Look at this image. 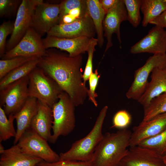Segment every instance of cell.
<instances>
[{
	"label": "cell",
	"instance_id": "42",
	"mask_svg": "<svg viewBox=\"0 0 166 166\" xmlns=\"http://www.w3.org/2000/svg\"></svg>",
	"mask_w": 166,
	"mask_h": 166
},
{
	"label": "cell",
	"instance_id": "7",
	"mask_svg": "<svg viewBox=\"0 0 166 166\" xmlns=\"http://www.w3.org/2000/svg\"><path fill=\"white\" fill-rule=\"evenodd\" d=\"M47 141L30 128L17 144L25 152L44 161L52 163L59 161V155L51 148Z\"/></svg>",
	"mask_w": 166,
	"mask_h": 166
},
{
	"label": "cell",
	"instance_id": "18",
	"mask_svg": "<svg viewBox=\"0 0 166 166\" xmlns=\"http://www.w3.org/2000/svg\"><path fill=\"white\" fill-rule=\"evenodd\" d=\"M144 93L137 101L144 108L154 98L166 92V66L154 69Z\"/></svg>",
	"mask_w": 166,
	"mask_h": 166
},
{
	"label": "cell",
	"instance_id": "30",
	"mask_svg": "<svg viewBox=\"0 0 166 166\" xmlns=\"http://www.w3.org/2000/svg\"><path fill=\"white\" fill-rule=\"evenodd\" d=\"M98 44V40L94 38H91L90 40L87 52L88 53V59L84 71L82 75L84 83L86 85V82L93 72V60L94 52L95 51V46Z\"/></svg>",
	"mask_w": 166,
	"mask_h": 166
},
{
	"label": "cell",
	"instance_id": "33",
	"mask_svg": "<svg viewBox=\"0 0 166 166\" xmlns=\"http://www.w3.org/2000/svg\"><path fill=\"white\" fill-rule=\"evenodd\" d=\"M14 23L10 21H4L0 26V57H2L5 53L6 40L8 36L13 33Z\"/></svg>",
	"mask_w": 166,
	"mask_h": 166
},
{
	"label": "cell",
	"instance_id": "25",
	"mask_svg": "<svg viewBox=\"0 0 166 166\" xmlns=\"http://www.w3.org/2000/svg\"><path fill=\"white\" fill-rule=\"evenodd\" d=\"M144 115L142 121H148L155 116L166 112V92L153 99L144 108Z\"/></svg>",
	"mask_w": 166,
	"mask_h": 166
},
{
	"label": "cell",
	"instance_id": "20",
	"mask_svg": "<svg viewBox=\"0 0 166 166\" xmlns=\"http://www.w3.org/2000/svg\"><path fill=\"white\" fill-rule=\"evenodd\" d=\"M0 155V166H37L43 161L25 152L17 144Z\"/></svg>",
	"mask_w": 166,
	"mask_h": 166
},
{
	"label": "cell",
	"instance_id": "16",
	"mask_svg": "<svg viewBox=\"0 0 166 166\" xmlns=\"http://www.w3.org/2000/svg\"><path fill=\"white\" fill-rule=\"evenodd\" d=\"M166 129V112L146 121H141L133 128L129 147L138 145L142 141L155 136Z\"/></svg>",
	"mask_w": 166,
	"mask_h": 166
},
{
	"label": "cell",
	"instance_id": "19",
	"mask_svg": "<svg viewBox=\"0 0 166 166\" xmlns=\"http://www.w3.org/2000/svg\"><path fill=\"white\" fill-rule=\"evenodd\" d=\"M38 105L36 98L29 97L22 108L14 115L17 126L14 145L18 143L22 135L30 128L32 121L37 112Z\"/></svg>",
	"mask_w": 166,
	"mask_h": 166
},
{
	"label": "cell",
	"instance_id": "29",
	"mask_svg": "<svg viewBox=\"0 0 166 166\" xmlns=\"http://www.w3.org/2000/svg\"><path fill=\"white\" fill-rule=\"evenodd\" d=\"M38 58L37 57H27L22 56L14 57L0 60V80L7 73L26 62Z\"/></svg>",
	"mask_w": 166,
	"mask_h": 166
},
{
	"label": "cell",
	"instance_id": "2",
	"mask_svg": "<svg viewBox=\"0 0 166 166\" xmlns=\"http://www.w3.org/2000/svg\"><path fill=\"white\" fill-rule=\"evenodd\" d=\"M131 133L126 128L106 133L94 153L92 166H119L128 152Z\"/></svg>",
	"mask_w": 166,
	"mask_h": 166
},
{
	"label": "cell",
	"instance_id": "12",
	"mask_svg": "<svg viewBox=\"0 0 166 166\" xmlns=\"http://www.w3.org/2000/svg\"><path fill=\"white\" fill-rule=\"evenodd\" d=\"M59 4L43 2L36 6L34 13L31 27L41 37L59 23Z\"/></svg>",
	"mask_w": 166,
	"mask_h": 166
},
{
	"label": "cell",
	"instance_id": "15",
	"mask_svg": "<svg viewBox=\"0 0 166 166\" xmlns=\"http://www.w3.org/2000/svg\"><path fill=\"white\" fill-rule=\"evenodd\" d=\"M119 166H166L162 156L148 148L130 147Z\"/></svg>",
	"mask_w": 166,
	"mask_h": 166
},
{
	"label": "cell",
	"instance_id": "38",
	"mask_svg": "<svg viewBox=\"0 0 166 166\" xmlns=\"http://www.w3.org/2000/svg\"><path fill=\"white\" fill-rule=\"evenodd\" d=\"M119 0H100V3L106 14L114 7Z\"/></svg>",
	"mask_w": 166,
	"mask_h": 166
},
{
	"label": "cell",
	"instance_id": "1",
	"mask_svg": "<svg viewBox=\"0 0 166 166\" xmlns=\"http://www.w3.org/2000/svg\"><path fill=\"white\" fill-rule=\"evenodd\" d=\"M82 55L71 57L47 49L40 58L38 66L68 94L75 106L83 105L88 96V89L82 78Z\"/></svg>",
	"mask_w": 166,
	"mask_h": 166
},
{
	"label": "cell",
	"instance_id": "34",
	"mask_svg": "<svg viewBox=\"0 0 166 166\" xmlns=\"http://www.w3.org/2000/svg\"><path fill=\"white\" fill-rule=\"evenodd\" d=\"M131 117L125 110H121L117 112L114 115L113 120V128L124 129L130 123Z\"/></svg>",
	"mask_w": 166,
	"mask_h": 166
},
{
	"label": "cell",
	"instance_id": "17",
	"mask_svg": "<svg viewBox=\"0 0 166 166\" xmlns=\"http://www.w3.org/2000/svg\"><path fill=\"white\" fill-rule=\"evenodd\" d=\"M91 38L86 37L69 38L48 36L42 39L45 49L55 48L66 51L71 57H75L87 52Z\"/></svg>",
	"mask_w": 166,
	"mask_h": 166
},
{
	"label": "cell",
	"instance_id": "39",
	"mask_svg": "<svg viewBox=\"0 0 166 166\" xmlns=\"http://www.w3.org/2000/svg\"><path fill=\"white\" fill-rule=\"evenodd\" d=\"M5 149L2 144L0 143V154H1L4 151Z\"/></svg>",
	"mask_w": 166,
	"mask_h": 166
},
{
	"label": "cell",
	"instance_id": "11",
	"mask_svg": "<svg viewBox=\"0 0 166 166\" xmlns=\"http://www.w3.org/2000/svg\"><path fill=\"white\" fill-rule=\"evenodd\" d=\"M96 31L88 13L85 16L69 23L59 24L52 27L47 35L65 38L81 37L94 38Z\"/></svg>",
	"mask_w": 166,
	"mask_h": 166
},
{
	"label": "cell",
	"instance_id": "35",
	"mask_svg": "<svg viewBox=\"0 0 166 166\" xmlns=\"http://www.w3.org/2000/svg\"><path fill=\"white\" fill-rule=\"evenodd\" d=\"M100 77V75L98 74L97 70L96 69L91 74L88 80L89 89H88V96L89 100L96 107L97 106L98 104L96 99L97 95L95 91Z\"/></svg>",
	"mask_w": 166,
	"mask_h": 166
},
{
	"label": "cell",
	"instance_id": "6",
	"mask_svg": "<svg viewBox=\"0 0 166 166\" xmlns=\"http://www.w3.org/2000/svg\"><path fill=\"white\" fill-rule=\"evenodd\" d=\"M29 75L0 90V106L6 115H14L23 107L29 97Z\"/></svg>",
	"mask_w": 166,
	"mask_h": 166
},
{
	"label": "cell",
	"instance_id": "40",
	"mask_svg": "<svg viewBox=\"0 0 166 166\" xmlns=\"http://www.w3.org/2000/svg\"><path fill=\"white\" fill-rule=\"evenodd\" d=\"M164 163L166 166V152L162 156Z\"/></svg>",
	"mask_w": 166,
	"mask_h": 166
},
{
	"label": "cell",
	"instance_id": "13",
	"mask_svg": "<svg viewBox=\"0 0 166 166\" xmlns=\"http://www.w3.org/2000/svg\"><path fill=\"white\" fill-rule=\"evenodd\" d=\"M130 52L133 54L141 53H148L153 55L165 53L166 30L155 26L147 35L131 47Z\"/></svg>",
	"mask_w": 166,
	"mask_h": 166
},
{
	"label": "cell",
	"instance_id": "36",
	"mask_svg": "<svg viewBox=\"0 0 166 166\" xmlns=\"http://www.w3.org/2000/svg\"><path fill=\"white\" fill-rule=\"evenodd\" d=\"M37 166H92V165L91 161L59 160L54 162L49 163L43 160L39 163Z\"/></svg>",
	"mask_w": 166,
	"mask_h": 166
},
{
	"label": "cell",
	"instance_id": "28",
	"mask_svg": "<svg viewBox=\"0 0 166 166\" xmlns=\"http://www.w3.org/2000/svg\"><path fill=\"white\" fill-rule=\"evenodd\" d=\"M127 14V20L134 27L139 25L141 20L140 10L141 0H123Z\"/></svg>",
	"mask_w": 166,
	"mask_h": 166
},
{
	"label": "cell",
	"instance_id": "9",
	"mask_svg": "<svg viewBox=\"0 0 166 166\" xmlns=\"http://www.w3.org/2000/svg\"><path fill=\"white\" fill-rule=\"evenodd\" d=\"M42 37L31 27L28 29L24 36L13 48L5 52L2 59L22 56L41 58L44 56L46 50Z\"/></svg>",
	"mask_w": 166,
	"mask_h": 166
},
{
	"label": "cell",
	"instance_id": "5",
	"mask_svg": "<svg viewBox=\"0 0 166 166\" xmlns=\"http://www.w3.org/2000/svg\"><path fill=\"white\" fill-rule=\"evenodd\" d=\"M29 96L51 108L63 92L57 83L38 66L29 75Z\"/></svg>",
	"mask_w": 166,
	"mask_h": 166
},
{
	"label": "cell",
	"instance_id": "22",
	"mask_svg": "<svg viewBox=\"0 0 166 166\" xmlns=\"http://www.w3.org/2000/svg\"><path fill=\"white\" fill-rule=\"evenodd\" d=\"M88 12L95 27L99 46L101 47L104 42L103 22L106 15L98 0H86Z\"/></svg>",
	"mask_w": 166,
	"mask_h": 166
},
{
	"label": "cell",
	"instance_id": "31",
	"mask_svg": "<svg viewBox=\"0 0 166 166\" xmlns=\"http://www.w3.org/2000/svg\"><path fill=\"white\" fill-rule=\"evenodd\" d=\"M22 1L0 0V16L9 18L17 14Z\"/></svg>",
	"mask_w": 166,
	"mask_h": 166
},
{
	"label": "cell",
	"instance_id": "26",
	"mask_svg": "<svg viewBox=\"0 0 166 166\" xmlns=\"http://www.w3.org/2000/svg\"><path fill=\"white\" fill-rule=\"evenodd\" d=\"M15 118L13 115L6 117L3 108L0 106V142L6 140L12 137H15L16 130L14 125Z\"/></svg>",
	"mask_w": 166,
	"mask_h": 166
},
{
	"label": "cell",
	"instance_id": "14",
	"mask_svg": "<svg viewBox=\"0 0 166 166\" xmlns=\"http://www.w3.org/2000/svg\"><path fill=\"white\" fill-rule=\"evenodd\" d=\"M127 20V14L123 0H119L116 5L106 14L103 22L104 36L107 39V44L104 54L113 45L112 37L116 34L120 44L121 43L120 31V25Z\"/></svg>",
	"mask_w": 166,
	"mask_h": 166
},
{
	"label": "cell",
	"instance_id": "27",
	"mask_svg": "<svg viewBox=\"0 0 166 166\" xmlns=\"http://www.w3.org/2000/svg\"><path fill=\"white\" fill-rule=\"evenodd\" d=\"M138 145L150 148L163 156L166 152V129L157 135L142 141Z\"/></svg>",
	"mask_w": 166,
	"mask_h": 166
},
{
	"label": "cell",
	"instance_id": "4",
	"mask_svg": "<svg viewBox=\"0 0 166 166\" xmlns=\"http://www.w3.org/2000/svg\"><path fill=\"white\" fill-rule=\"evenodd\" d=\"M75 106L68 94L62 92L52 107L53 121L50 143H55L59 136H67L73 131L76 123Z\"/></svg>",
	"mask_w": 166,
	"mask_h": 166
},
{
	"label": "cell",
	"instance_id": "37",
	"mask_svg": "<svg viewBox=\"0 0 166 166\" xmlns=\"http://www.w3.org/2000/svg\"><path fill=\"white\" fill-rule=\"evenodd\" d=\"M149 24L164 29L166 28V10L150 22Z\"/></svg>",
	"mask_w": 166,
	"mask_h": 166
},
{
	"label": "cell",
	"instance_id": "41",
	"mask_svg": "<svg viewBox=\"0 0 166 166\" xmlns=\"http://www.w3.org/2000/svg\"><path fill=\"white\" fill-rule=\"evenodd\" d=\"M164 0V1L166 4V0Z\"/></svg>",
	"mask_w": 166,
	"mask_h": 166
},
{
	"label": "cell",
	"instance_id": "3",
	"mask_svg": "<svg viewBox=\"0 0 166 166\" xmlns=\"http://www.w3.org/2000/svg\"><path fill=\"white\" fill-rule=\"evenodd\" d=\"M108 108L106 105L101 109L91 131L85 137L74 142L68 151L60 153L59 160L91 161L97 147L103 137L102 126Z\"/></svg>",
	"mask_w": 166,
	"mask_h": 166
},
{
	"label": "cell",
	"instance_id": "10",
	"mask_svg": "<svg viewBox=\"0 0 166 166\" xmlns=\"http://www.w3.org/2000/svg\"><path fill=\"white\" fill-rule=\"evenodd\" d=\"M43 0H22L18 7L14 22L12 33L6 45L8 51L20 41L28 29L31 26L34 10Z\"/></svg>",
	"mask_w": 166,
	"mask_h": 166
},
{
	"label": "cell",
	"instance_id": "21",
	"mask_svg": "<svg viewBox=\"0 0 166 166\" xmlns=\"http://www.w3.org/2000/svg\"><path fill=\"white\" fill-rule=\"evenodd\" d=\"M38 102V111L32 121L30 128L49 142L53 121L52 108L39 101Z\"/></svg>",
	"mask_w": 166,
	"mask_h": 166
},
{
	"label": "cell",
	"instance_id": "24",
	"mask_svg": "<svg viewBox=\"0 0 166 166\" xmlns=\"http://www.w3.org/2000/svg\"><path fill=\"white\" fill-rule=\"evenodd\" d=\"M140 10L143 15L142 26L145 27L166 10V4L164 0H141Z\"/></svg>",
	"mask_w": 166,
	"mask_h": 166
},
{
	"label": "cell",
	"instance_id": "32",
	"mask_svg": "<svg viewBox=\"0 0 166 166\" xmlns=\"http://www.w3.org/2000/svg\"><path fill=\"white\" fill-rule=\"evenodd\" d=\"M59 4V22L62 18L68 14L72 10L87 6L86 0H63Z\"/></svg>",
	"mask_w": 166,
	"mask_h": 166
},
{
	"label": "cell",
	"instance_id": "23",
	"mask_svg": "<svg viewBox=\"0 0 166 166\" xmlns=\"http://www.w3.org/2000/svg\"><path fill=\"white\" fill-rule=\"evenodd\" d=\"M40 58L30 61L10 71L0 80V90L10 84L29 75L36 67Z\"/></svg>",
	"mask_w": 166,
	"mask_h": 166
},
{
	"label": "cell",
	"instance_id": "8",
	"mask_svg": "<svg viewBox=\"0 0 166 166\" xmlns=\"http://www.w3.org/2000/svg\"><path fill=\"white\" fill-rule=\"evenodd\" d=\"M165 66L166 53L149 57L144 65L135 71L133 81L126 93L127 98L137 101L145 91L148 77L153 70Z\"/></svg>",
	"mask_w": 166,
	"mask_h": 166
}]
</instances>
